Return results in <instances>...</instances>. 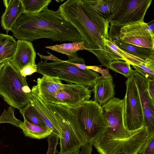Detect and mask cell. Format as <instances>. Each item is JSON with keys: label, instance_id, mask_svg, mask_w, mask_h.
<instances>
[{"label": "cell", "instance_id": "16", "mask_svg": "<svg viewBox=\"0 0 154 154\" xmlns=\"http://www.w3.org/2000/svg\"><path fill=\"white\" fill-rule=\"evenodd\" d=\"M19 128L22 130L24 135L32 139H41L48 137L52 133L47 127L39 126L28 122L24 118L21 122Z\"/></svg>", "mask_w": 154, "mask_h": 154}, {"label": "cell", "instance_id": "27", "mask_svg": "<svg viewBox=\"0 0 154 154\" xmlns=\"http://www.w3.org/2000/svg\"><path fill=\"white\" fill-rule=\"evenodd\" d=\"M139 153L154 154V135L147 137L145 143Z\"/></svg>", "mask_w": 154, "mask_h": 154}, {"label": "cell", "instance_id": "20", "mask_svg": "<svg viewBox=\"0 0 154 154\" xmlns=\"http://www.w3.org/2000/svg\"><path fill=\"white\" fill-rule=\"evenodd\" d=\"M25 8L24 13H39L48 9L51 0H21Z\"/></svg>", "mask_w": 154, "mask_h": 154}, {"label": "cell", "instance_id": "12", "mask_svg": "<svg viewBox=\"0 0 154 154\" xmlns=\"http://www.w3.org/2000/svg\"><path fill=\"white\" fill-rule=\"evenodd\" d=\"M36 53L31 42L18 40L13 57L8 60L11 64L20 71L29 64H35Z\"/></svg>", "mask_w": 154, "mask_h": 154}, {"label": "cell", "instance_id": "7", "mask_svg": "<svg viewBox=\"0 0 154 154\" xmlns=\"http://www.w3.org/2000/svg\"><path fill=\"white\" fill-rule=\"evenodd\" d=\"M152 0H114L110 14L106 17L111 26L120 28L126 24L143 22Z\"/></svg>", "mask_w": 154, "mask_h": 154}, {"label": "cell", "instance_id": "32", "mask_svg": "<svg viewBox=\"0 0 154 154\" xmlns=\"http://www.w3.org/2000/svg\"><path fill=\"white\" fill-rule=\"evenodd\" d=\"M48 53L50 55L49 56H44L42 55L39 53H37V54L38 55L41 57V59H44L46 61H48V60H52L53 61H60V59L57 58L55 56H53L51 54H50L48 52Z\"/></svg>", "mask_w": 154, "mask_h": 154}, {"label": "cell", "instance_id": "5", "mask_svg": "<svg viewBox=\"0 0 154 154\" xmlns=\"http://www.w3.org/2000/svg\"><path fill=\"white\" fill-rule=\"evenodd\" d=\"M68 57L66 60H60L51 62L42 60L36 64V72L70 84L82 85L89 88L93 87L100 76L99 74L88 69L83 70L79 68L73 64V58L75 57Z\"/></svg>", "mask_w": 154, "mask_h": 154}, {"label": "cell", "instance_id": "21", "mask_svg": "<svg viewBox=\"0 0 154 154\" xmlns=\"http://www.w3.org/2000/svg\"><path fill=\"white\" fill-rule=\"evenodd\" d=\"M133 67L147 80H154V59L145 60Z\"/></svg>", "mask_w": 154, "mask_h": 154}, {"label": "cell", "instance_id": "36", "mask_svg": "<svg viewBox=\"0 0 154 154\" xmlns=\"http://www.w3.org/2000/svg\"><path fill=\"white\" fill-rule=\"evenodd\" d=\"M119 154H125L124 153H119Z\"/></svg>", "mask_w": 154, "mask_h": 154}, {"label": "cell", "instance_id": "24", "mask_svg": "<svg viewBox=\"0 0 154 154\" xmlns=\"http://www.w3.org/2000/svg\"><path fill=\"white\" fill-rule=\"evenodd\" d=\"M114 2V0H93L95 7L106 18L110 14Z\"/></svg>", "mask_w": 154, "mask_h": 154}, {"label": "cell", "instance_id": "28", "mask_svg": "<svg viewBox=\"0 0 154 154\" xmlns=\"http://www.w3.org/2000/svg\"><path fill=\"white\" fill-rule=\"evenodd\" d=\"M86 66L90 70L100 73L101 75L100 77V78L106 79L112 77L109 74L108 68H106V69H103L97 66Z\"/></svg>", "mask_w": 154, "mask_h": 154}, {"label": "cell", "instance_id": "30", "mask_svg": "<svg viewBox=\"0 0 154 154\" xmlns=\"http://www.w3.org/2000/svg\"><path fill=\"white\" fill-rule=\"evenodd\" d=\"M92 145L91 142H87L81 146L80 154H91Z\"/></svg>", "mask_w": 154, "mask_h": 154}, {"label": "cell", "instance_id": "13", "mask_svg": "<svg viewBox=\"0 0 154 154\" xmlns=\"http://www.w3.org/2000/svg\"><path fill=\"white\" fill-rule=\"evenodd\" d=\"M115 85L112 77L99 79L95 82L92 91L94 93V101L100 106L114 97Z\"/></svg>", "mask_w": 154, "mask_h": 154}, {"label": "cell", "instance_id": "3", "mask_svg": "<svg viewBox=\"0 0 154 154\" xmlns=\"http://www.w3.org/2000/svg\"><path fill=\"white\" fill-rule=\"evenodd\" d=\"M31 91L26 77L8 60L0 62V94L4 101L11 106L20 110L29 102Z\"/></svg>", "mask_w": 154, "mask_h": 154}, {"label": "cell", "instance_id": "31", "mask_svg": "<svg viewBox=\"0 0 154 154\" xmlns=\"http://www.w3.org/2000/svg\"><path fill=\"white\" fill-rule=\"evenodd\" d=\"M148 80V91L150 98L154 102V80Z\"/></svg>", "mask_w": 154, "mask_h": 154}, {"label": "cell", "instance_id": "25", "mask_svg": "<svg viewBox=\"0 0 154 154\" xmlns=\"http://www.w3.org/2000/svg\"><path fill=\"white\" fill-rule=\"evenodd\" d=\"M14 108L10 106L7 110H4L0 116V123H9L19 128L21 121L15 117Z\"/></svg>", "mask_w": 154, "mask_h": 154}, {"label": "cell", "instance_id": "19", "mask_svg": "<svg viewBox=\"0 0 154 154\" xmlns=\"http://www.w3.org/2000/svg\"><path fill=\"white\" fill-rule=\"evenodd\" d=\"M19 110L23 118L28 122L39 126L47 127L39 113L29 102Z\"/></svg>", "mask_w": 154, "mask_h": 154}, {"label": "cell", "instance_id": "17", "mask_svg": "<svg viewBox=\"0 0 154 154\" xmlns=\"http://www.w3.org/2000/svg\"><path fill=\"white\" fill-rule=\"evenodd\" d=\"M17 47V41L12 36L0 33V62L11 58Z\"/></svg>", "mask_w": 154, "mask_h": 154}, {"label": "cell", "instance_id": "29", "mask_svg": "<svg viewBox=\"0 0 154 154\" xmlns=\"http://www.w3.org/2000/svg\"><path fill=\"white\" fill-rule=\"evenodd\" d=\"M36 64H29L23 68L20 71L21 74L23 76L30 75L34 73L37 72Z\"/></svg>", "mask_w": 154, "mask_h": 154}, {"label": "cell", "instance_id": "15", "mask_svg": "<svg viewBox=\"0 0 154 154\" xmlns=\"http://www.w3.org/2000/svg\"><path fill=\"white\" fill-rule=\"evenodd\" d=\"M112 40L119 48L125 53L144 60L154 59V49L126 43L118 36Z\"/></svg>", "mask_w": 154, "mask_h": 154}, {"label": "cell", "instance_id": "11", "mask_svg": "<svg viewBox=\"0 0 154 154\" xmlns=\"http://www.w3.org/2000/svg\"><path fill=\"white\" fill-rule=\"evenodd\" d=\"M131 77L138 90L144 116L143 126L146 128L149 137L154 135V102L148 92V80L135 70Z\"/></svg>", "mask_w": 154, "mask_h": 154}, {"label": "cell", "instance_id": "33", "mask_svg": "<svg viewBox=\"0 0 154 154\" xmlns=\"http://www.w3.org/2000/svg\"><path fill=\"white\" fill-rule=\"evenodd\" d=\"M80 149L78 148L63 154H79Z\"/></svg>", "mask_w": 154, "mask_h": 154}, {"label": "cell", "instance_id": "22", "mask_svg": "<svg viewBox=\"0 0 154 154\" xmlns=\"http://www.w3.org/2000/svg\"><path fill=\"white\" fill-rule=\"evenodd\" d=\"M108 68L123 75L127 78L131 76L133 70L128 63L121 60L112 61L109 64Z\"/></svg>", "mask_w": 154, "mask_h": 154}, {"label": "cell", "instance_id": "14", "mask_svg": "<svg viewBox=\"0 0 154 154\" xmlns=\"http://www.w3.org/2000/svg\"><path fill=\"white\" fill-rule=\"evenodd\" d=\"M25 10L21 0H12L1 17V26L7 33Z\"/></svg>", "mask_w": 154, "mask_h": 154}, {"label": "cell", "instance_id": "18", "mask_svg": "<svg viewBox=\"0 0 154 154\" xmlns=\"http://www.w3.org/2000/svg\"><path fill=\"white\" fill-rule=\"evenodd\" d=\"M45 48L52 51L66 55L68 57H78L77 52L80 50H86L82 41L64 43L60 45L47 46Z\"/></svg>", "mask_w": 154, "mask_h": 154}, {"label": "cell", "instance_id": "6", "mask_svg": "<svg viewBox=\"0 0 154 154\" xmlns=\"http://www.w3.org/2000/svg\"><path fill=\"white\" fill-rule=\"evenodd\" d=\"M75 116L87 142H92L108 127L102 108L94 101L86 100L79 106L68 107Z\"/></svg>", "mask_w": 154, "mask_h": 154}, {"label": "cell", "instance_id": "23", "mask_svg": "<svg viewBox=\"0 0 154 154\" xmlns=\"http://www.w3.org/2000/svg\"><path fill=\"white\" fill-rule=\"evenodd\" d=\"M105 43L109 49V57L111 62L115 60H121L126 61L124 52L116 46L110 37L105 40Z\"/></svg>", "mask_w": 154, "mask_h": 154}, {"label": "cell", "instance_id": "34", "mask_svg": "<svg viewBox=\"0 0 154 154\" xmlns=\"http://www.w3.org/2000/svg\"><path fill=\"white\" fill-rule=\"evenodd\" d=\"M12 0H5L3 1V3L6 8L9 5Z\"/></svg>", "mask_w": 154, "mask_h": 154}, {"label": "cell", "instance_id": "8", "mask_svg": "<svg viewBox=\"0 0 154 154\" xmlns=\"http://www.w3.org/2000/svg\"><path fill=\"white\" fill-rule=\"evenodd\" d=\"M126 85L124 124L126 130L133 131L143 126L144 116L137 87L131 76L126 81Z\"/></svg>", "mask_w": 154, "mask_h": 154}, {"label": "cell", "instance_id": "4", "mask_svg": "<svg viewBox=\"0 0 154 154\" xmlns=\"http://www.w3.org/2000/svg\"><path fill=\"white\" fill-rule=\"evenodd\" d=\"M42 101L52 112L57 121L60 140V151L58 154H63L81 148L87 140L76 117L69 108Z\"/></svg>", "mask_w": 154, "mask_h": 154}, {"label": "cell", "instance_id": "35", "mask_svg": "<svg viewBox=\"0 0 154 154\" xmlns=\"http://www.w3.org/2000/svg\"><path fill=\"white\" fill-rule=\"evenodd\" d=\"M63 0H56V1L58 2H62L63 1Z\"/></svg>", "mask_w": 154, "mask_h": 154}, {"label": "cell", "instance_id": "9", "mask_svg": "<svg viewBox=\"0 0 154 154\" xmlns=\"http://www.w3.org/2000/svg\"><path fill=\"white\" fill-rule=\"evenodd\" d=\"M118 36L123 42L154 49V24L144 22H129L120 28Z\"/></svg>", "mask_w": 154, "mask_h": 154}, {"label": "cell", "instance_id": "1", "mask_svg": "<svg viewBox=\"0 0 154 154\" xmlns=\"http://www.w3.org/2000/svg\"><path fill=\"white\" fill-rule=\"evenodd\" d=\"M57 10L79 33L86 50L94 54L102 66L108 68L111 61L105 40L109 37V23L95 7L93 0H68Z\"/></svg>", "mask_w": 154, "mask_h": 154}, {"label": "cell", "instance_id": "2", "mask_svg": "<svg viewBox=\"0 0 154 154\" xmlns=\"http://www.w3.org/2000/svg\"><path fill=\"white\" fill-rule=\"evenodd\" d=\"M11 31L18 40L31 42L42 38L60 42L82 41L76 30L58 10L48 9L38 14H22Z\"/></svg>", "mask_w": 154, "mask_h": 154}, {"label": "cell", "instance_id": "26", "mask_svg": "<svg viewBox=\"0 0 154 154\" xmlns=\"http://www.w3.org/2000/svg\"><path fill=\"white\" fill-rule=\"evenodd\" d=\"M59 137L56 134H52L48 137V146L46 154H56L59 153L57 150V146L59 144Z\"/></svg>", "mask_w": 154, "mask_h": 154}, {"label": "cell", "instance_id": "10", "mask_svg": "<svg viewBox=\"0 0 154 154\" xmlns=\"http://www.w3.org/2000/svg\"><path fill=\"white\" fill-rule=\"evenodd\" d=\"M91 91L89 88L83 85L63 84L54 95L47 101L41 99L49 103L60 104L68 107H76L84 101L89 100Z\"/></svg>", "mask_w": 154, "mask_h": 154}]
</instances>
